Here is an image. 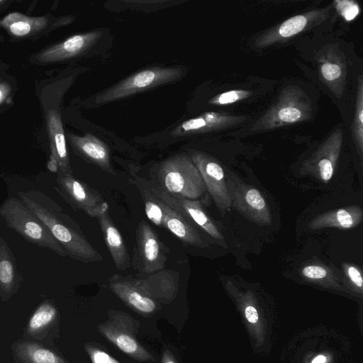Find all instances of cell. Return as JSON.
Listing matches in <instances>:
<instances>
[{"instance_id": "15", "label": "cell", "mask_w": 363, "mask_h": 363, "mask_svg": "<svg viewBox=\"0 0 363 363\" xmlns=\"http://www.w3.org/2000/svg\"><path fill=\"white\" fill-rule=\"evenodd\" d=\"M323 82L337 97L344 92L347 78L345 56L334 44L323 47L315 56Z\"/></svg>"}, {"instance_id": "35", "label": "cell", "mask_w": 363, "mask_h": 363, "mask_svg": "<svg viewBox=\"0 0 363 363\" xmlns=\"http://www.w3.org/2000/svg\"><path fill=\"white\" fill-rule=\"evenodd\" d=\"M161 363H178L174 354L169 349H166L162 356Z\"/></svg>"}, {"instance_id": "20", "label": "cell", "mask_w": 363, "mask_h": 363, "mask_svg": "<svg viewBox=\"0 0 363 363\" xmlns=\"http://www.w3.org/2000/svg\"><path fill=\"white\" fill-rule=\"evenodd\" d=\"M68 138L74 150L84 160L108 173L115 174L110 150L105 143L90 133L84 136L69 134Z\"/></svg>"}, {"instance_id": "16", "label": "cell", "mask_w": 363, "mask_h": 363, "mask_svg": "<svg viewBox=\"0 0 363 363\" xmlns=\"http://www.w3.org/2000/svg\"><path fill=\"white\" fill-rule=\"evenodd\" d=\"M46 123L50 147L47 168L54 173L72 174L61 116L55 109L46 113Z\"/></svg>"}, {"instance_id": "29", "label": "cell", "mask_w": 363, "mask_h": 363, "mask_svg": "<svg viewBox=\"0 0 363 363\" xmlns=\"http://www.w3.org/2000/svg\"><path fill=\"white\" fill-rule=\"evenodd\" d=\"M250 95L251 92L247 90H230L213 96L209 100L208 103L213 105L230 104L245 99Z\"/></svg>"}, {"instance_id": "11", "label": "cell", "mask_w": 363, "mask_h": 363, "mask_svg": "<svg viewBox=\"0 0 363 363\" xmlns=\"http://www.w3.org/2000/svg\"><path fill=\"white\" fill-rule=\"evenodd\" d=\"M199 169L206 190L222 215L230 211V199L226 186V177L222 167L209 155L194 150L189 155Z\"/></svg>"}, {"instance_id": "6", "label": "cell", "mask_w": 363, "mask_h": 363, "mask_svg": "<svg viewBox=\"0 0 363 363\" xmlns=\"http://www.w3.org/2000/svg\"><path fill=\"white\" fill-rule=\"evenodd\" d=\"M108 319L98 325L101 334L123 352L140 362L155 360L138 340L140 323L124 311L109 310Z\"/></svg>"}, {"instance_id": "10", "label": "cell", "mask_w": 363, "mask_h": 363, "mask_svg": "<svg viewBox=\"0 0 363 363\" xmlns=\"http://www.w3.org/2000/svg\"><path fill=\"white\" fill-rule=\"evenodd\" d=\"M342 141V130L337 128L333 130L311 157L303 162L301 172L328 183L332 179L337 166Z\"/></svg>"}, {"instance_id": "17", "label": "cell", "mask_w": 363, "mask_h": 363, "mask_svg": "<svg viewBox=\"0 0 363 363\" xmlns=\"http://www.w3.org/2000/svg\"><path fill=\"white\" fill-rule=\"evenodd\" d=\"M101 35L99 30L73 35L40 52L35 60L40 63H53L77 57L94 45Z\"/></svg>"}, {"instance_id": "38", "label": "cell", "mask_w": 363, "mask_h": 363, "mask_svg": "<svg viewBox=\"0 0 363 363\" xmlns=\"http://www.w3.org/2000/svg\"><path fill=\"white\" fill-rule=\"evenodd\" d=\"M5 3H6V1L0 0V6H1L2 4H4Z\"/></svg>"}, {"instance_id": "22", "label": "cell", "mask_w": 363, "mask_h": 363, "mask_svg": "<svg viewBox=\"0 0 363 363\" xmlns=\"http://www.w3.org/2000/svg\"><path fill=\"white\" fill-rule=\"evenodd\" d=\"M363 218L362 208L357 205L331 210L316 216L308 224L311 230L335 228L349 230L359 225Z\"/></svg>"}, {"instance_id": "32", "label": "cell", "mask_w": 363, "mask_h": 363, "mask_svg": "<svg viewBox=\"0 0 363 363\" xmlns=\"http://www.w3.org/2000/svg\"><path fill=\"white\" fill-rule=\"evenodd\" d=\"M342 270L346 278L348 279L352 284L362 289L363 279L361 269L353 264L343 263Z\"/></svg>"}, {"instance_id": "3", "label": "cell", "mask_w": 363, "mask_h": 363, "mask_svg": "<svg viewBox=\"0 0 363 363\" xmlns=\"http://www.w3.org/2000/svg\"><path fill=\"white\" fill-rule=\"evenodd\" d=\"M311 114L312 102L303 90L298 86H287L250 130L255 132L274 130L307 121Z\"/></svg>"}, {"instance_id": "36", "label": "cell", "mask_w": 363, "mask_h": 363, "mask_svg": "<svg viewBox=\"0 0 363 363\" xmlns=\"http://www.w3.org/2000/svg\"><path fill=\"white\" fill-rule=\"evenodd\" d=\"M325 357L323 355H319L316 357L312 362V363H325Z\"/></svg>"}, {"instance_id": "12", "label": "cell", "mask_w": 363, "mask_h": 363, "mask_svg": "<svg viewBox=\"0 0 363 363\" xmlns=\"http://www.w3.org/2000/svg\"><path fill=\"white\" fill-rule=\"evenodd\" d=\"M57 175L60 192L72 206L96 218L108 211V204L96 191L76 179L72 174L57 173Z\"/></svg>"}, {"instance_id": "18", "label": "cell", "mask_w": 363, "mask_h": 363, "mask_svg": "<svg viewBox=\"0 0 363 363\" xmlns=\"http://www.w3.org/2000/svg\"><path fill=\"white\" fill-rule=\"evenodd\" d=\"M125 277L144 294L155 300L172 301L177 292L178 273L169 269Z\"/></svg>"}, {"instance_id": "27", "label": "cell", "mask_w": 363, "mask_h": 363, "mask_svg": "<svg viewBox=\"0 0 363 363\" xmlns=\"http://www.w3.org/2000/svg\"><path fill=\"white\" fill-rule=\"evenodd\" d=\"M56 309L49 303L42 304L33 314L29 320V330L36 331L53 320L56 315Z\"/></svg>"}, {"instance_id": "7", "label": "cell", "mask_w": 363, "mask_h": 363, "mask_svg": "<svg viewBox=\"0 0 363 363\" xmlns=\"http://www.w3.org/2000/svg\"><path fill=\"white\" fill-rule=\"evenodd\" d=\"M177 67H154L140 70L101 93L95 98L99 105L128 97L133 94L172 82L182 75Z\"/></svg>"}, {"instance_id": "1", "label": "cell", "mask_w": 363, "mask_h": 363, "mask_svg": "<svg viewBox=\"0 0 363 363\" xmlns=\"http://www.w3.org/2000/svg\"><path fill=\"white\" fill-rule=\"evenodd\" d=\"M152 181L167 193L190 200H197L206 191L199 169L185 153L163 160L157 168L156 179Z\"/></svg>"}, {"instance_id": "8", "label": "cell", "mask_w": 363, "mask_h": 363, "mask_svg": "<svg viewBox=\"0 0 363 363\" xmlns=\"http://www.w3.org/2000/svg\"><path fill=\"white\" fill-rule=\"evenodd\" d=\"M226 186L233 207L244 218L259 225H270L272 215L260 191L244 183L237 175L227 171Z\"/></svg>"}, {"instance_id": "21", "label": "cell", "mask_w": 363, "mask_h": 363, "mask_svg": "<svg viewBox=\"0 0 363 363\" xmlns=\"http://www.w3.org/2000/svg\"><path fill=\"white\" fill-rule=\"evenodd\" d=\"M110 289L128 307L141 314H151L157 303L133 284L125 277L114 274L108 279Z\"/></svg>"}, {"instance_id": "9", "label": "cell", "mask_w": 363, "mask_h": 363, "mask_svg": "<svg viewBox=\"0 0 363 363\" xmlns=\"http://www.w3.org/2000/svg\"><path fill=\"white\" fill-rule=\"evenodd\" d=\"M140 179L151 193L177 211L195 225L199 226L212 238L218 240H223L222 233L204 211L200 201L190 200L169 194L161 189L155 182Z\"/></svg>"}, {"instance_id": "37", "label": "cell", "mask_w": 363, "mask_h": 363, "mask_svg": "<svg viewBox=\"0 0 363 363\" xmlns=\"http://www.w3.org/2000/svg\"><path fill=\"white\" fill-rule=\"evenodd\" d=\"M6 94L5 89L2 86L0 87V101H1Z\"/></svg>"}, {"instance_id": "25", "label": "cell", "mask_w": 363, "mask_h": 363, "mask_svg": "<svg viewBox=\"0 0 363 363\" xmlns=\"http://www.w3.org/2000/svg\"><path fill=\"white\" fill-rule=\"evenodd\" d=\"M19 277L15 257L7 242L0 236V290L11 291Z\"/></svg>"}, {"instance_id": "28", "label": "cell", "mask_w": 363, "mask_h": 363, "mask_svg": "<svg viewBox=\"0 0 363 363\" xmlns=\"http://www.w3.org/2000/svg\"><path fill=\"white\" fill-rule=\"evenodd\" d=\"M300 272L307 279L316 281L335 279V270L321 263H312L303 266Z\"/></svg>"}, {"instance_id": "23", "label": "cell", "mask_w": 363, "mask_h": 363, "mask_svg": "<svg viewBox=\"0 0 363 363\" xmlns=\"http://www.w3.org/2000/svg\"><path fill=\"white\" fill-rule=\"evenodd\" d=\"M96 218L116 267L119 270H126L130 267V257L121 233L112 222L108 211L102 213Z\"/></svg>"}, {"instance_id": "5", "label": "cell", "mask_w": 363, "mask_h": 363, "mask_svg": "<svg viewBox=\"0 0 363 363\" xmlns=\"http://www.w3.org/2000/svg\"><path fill=\"white\" fill-rule=\"evenodd\" d=\"M0 216L6 225L26 241L48 248L65 257L66 252L52 237L43 223L18 199L9 198L0 206Z\"/></svg>"}, {"instance_id": "33", "label": "cell", "mask_w": 363, "mask_h": 363, "mask_svg": "<svg viewBox=\"0 0 363 363\" xmlns=\"http://www.w3.org/2000/svg\"><path fill=\"white\" fill-rule=\"evenodd\" d=\"M30 359L34 363H60V359L52 352L38 348L30 353Z\"/></svg>"}, {"instance_id": "31", "label": "cell", "mask_w": 363, "mask_h": 363, "mask_svg": "<svg viewBox=\"0 0 363 363\" xmlns=\"http://www.w3.org/2000/svg\"><path fill=\"white\" fill-rule=\"evenodd\" d=\"M335 6L339 13L347 21L353 20L359 13V7L353 1H335Z\"/></svg>"}, {"instance_id": "19", "label": "cell", "mask_w": 363, "mask_h": 363, "mask_svg": "<svg viewBox=\"0 0 363 363\" xmlns=\"http://www.w3.org/2000/svg\"><path fill=\"white\" fill-rule=\"evenodd\" d=\"M242 116L230 115L224 112L210 111L184 121L172 133L176 136L189 135L226 129L245 121Z\"/></svg>"}, {"instance_id": "34", "label": "cell", "mask_w": 363, "mask_h": 363, "mask_svg": "<svg viewBox=\"0 0 363 363\" xmlns=\"http://www.w3.org/2000/svg\"><path fill=\"white\" fill-rule=\"evenodd\" d=\"M245 316L247 320L252 323H255L258 320V314L257 310L253 306H247L245 309Z\"/></svg>"}, {"instance_id": "24", "label": "cell", "mask_w": 363, "mask_h": 363, "mask_svg": "<svg viewBox=\"0 0 363 363\" xmlns=\"http://www.w3.org/2000/svg\"><path fill=\"white\" fill-rule=\"evenodd\" d=\"M49 25L46 16L32 17L18 12L9 13L0 20V26L17 37H26L38 34Z\"/></svg>"}, {"instance_id": "26", "label": "cell", "mask_w": 363, "mask_h": 363, "mask_svg": "<svg viewBox=\"0 0 363 363\" xmlns=\"http://www.w3.org/2000/svg\"><path fill=\"white\" fill-rule=\"evenodd\" d=\"M353 140L361 159L363 155V79L359 75L357 82L355 108L352 123Z\"/></svg>"}, {"instance_id": "14", "label": "cell", "mask_w": 363, "mask_h": 363, "mask_svg": "<svg viewBox=\"0 0 363 363\" xmlns=\"http://www.w3.org/2000/svg\"><path fill=\"white\" fill-rule=\"evenodd\" d=\"M330 11V7H326L292 16L259 35L255 46L262 48L287 40L324 21L328 17Z\"/></svg>"}, {"instance_id": "13", "label": "cell", "mask_w": 363, "mask_h": 363, "mask_svg": "<svg viewBox=\"0 0 363 363\" xmlns=\"http://www.w3.org/2000/svg\"><path fill=\"white\" fill-rule=\"evenodd\" d=\"M138 265L143 274L162 269L167 260V249L157 233L145 220H142L136 230Z\"/></svg>"}, {"instance_id": "4", "label": "cell", "mask_w": 363, "mask_h": 363, "mask_svg": "<svg viewBox=\"0 0 363 363\" xmlns=\"http://www.w3.org/2000/svg\"><path fill=\"white\" fill-rule=\"evenodd\" d=\"M135 184L144 203L145 214L152 223L169 230L187 245L199 247L206 246L193 223L151 193L140 178L136 179Z\"/></svg>"}, {"instance_id": "2", "label": "cell", "mask_w": 363, "mask_h": 363, "mask_svg": "<svg viewBox=\"0 0 363 363\" xmlns=\"http://www.w3.org/2000/svg\"><path fill=\"white\" fill-rule=\"evenodd\" d=\"M21 200L43 223L52 237L71 257L84 262L102 260L101 255L74 230L48 208L32 199L28 193L19 192Z\"/></svg>"}, {"instance_id": "30", "label": "cell", "mask_w": 363, "mask_h": 363, "mask_svg": "<svg viewBox=\"0 0 363 363\" xmlns=\"http://www.w3.org/2000/svg\"><path fill=\"white\" fill-rule=\"evenodd\" d=\"M84 347L92 363H121L94 343H86Z\"/></svg>"}]
</instances>
